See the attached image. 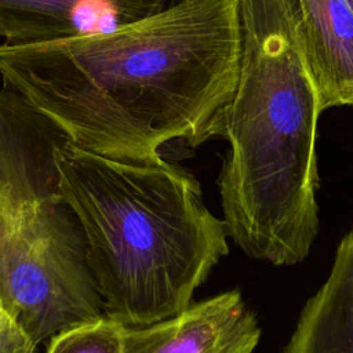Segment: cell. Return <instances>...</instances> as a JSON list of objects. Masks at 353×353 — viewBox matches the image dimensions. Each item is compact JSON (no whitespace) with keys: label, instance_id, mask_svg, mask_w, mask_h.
<instances>
[{"label":"cell","instance_id":"1","mask_svg":"<svg viewBox=\"0 0 353 353\" xmlns=\"http://www.w3.org/2000/svg\"><path fill=\"white\" fill-rule=\"evenodd\" d=\"M240 59L239 0H178L109 32L0 43L3 85L74 146L135 163L164 161L174 139L221 137Z\"/></svg>","mask_w":353,"mask_h":353},{"label":"cell","instance_id":"2","mask_svg":"<svg viewBox=\"0 0 353 353\" xmlns=\"http://www.w3.org/2000/svg\"><path fill=\"white\" fill-rule=\"evenodd\" d=\"M241 59L221 137L218 188L228 236L250 258L292 266L307 258L320 219L319 91L298 0H239Z\"/></svg>","mask_w":353,"mask_h":353},{"label":"cell","instance_id":"3","mask_svg":"<svg viewBox=\"0 0 353 353\" xmlns=\"http://www.w3.org/2000/svg\"><path fill=\"white\" fill-rule=\"evenodd\" d=\"M55 164L84 232L105 314L142 327L189 306L229 252L225 222L205 207L197 179L165 160H114L68 138Z\"/></svg>","mask_w":353,"mask_h":353},{"label":"cell","instance_id":"4","mask_svg":"<svg viewBox=\"0 0 353 353\" xmlns=\"http://www.w3.org/2000/svg\"><path fill=\"white\" fill-rule=\"evenodd\" d=\"M65 132L0 88V306L36 343L105 314L80 221L61 192Z\"/></svg>","mask_w":353,"mask_h":353},{"label":"cell","instance_id":"5","mask_svg":"<svg viewBox=\"0 0 353 353\" xmlns=\"http://www.w3.org/2000/svg\"><path fill=\"white\" fill-rule=\"evenodd\" d=\"M261 327L237 290L190 303L142 327H127L123 353H254Z\"/></svg>","mask_w":353,"mask_h":353},{"label":"cell","instance_id":"6","mask_svg":"<svg viewBox=\"0 0 353 353\" xmlns=\"http://www.w3.org/2000/svg\"><path fill=\"white\" fill-rule=\"evenodd\" d=\"M167 0H0V43L32 44L109 32Z\"/></svg>","mask_w":353,"mask_h":353},{"label":"cell","instance_id":"7","mask_svg":"<svg viewBox=\"0 0 353 353\" xmlns=\"http://www.w3.org/2000/svg\"><path fill=\"white\" fill-rule=\"evenodd\" d=\"M306 58L321 112L353 105V4L349 0H298Z\"/></svg>","mask_w":353,"mask_h":353},{"label":"cell","instance_id":"8","mask_svg":"<svg viewBox=\"0 0 353 353\" xmlns=\"http://www.w3.org/2000/svg\"><path fill=\"white\" fill-rule=\"evenodd\" d=\"M283 353H353V228L339 241L327 280L306 301Z\"/></svg>","mask_w":353,"mask_h":353},{"label":"cell","instance_id":"9","mask_svg":"<svg viewBox=\"0 0 353 353\" xmlns=\"http://www.w3.org/2000/svg\"><path fill=\"white\" fill-rule=\"evenodd\" d=\"M125 331L123 323L103 314L54 334L47 353H123Z\"/></svg>","mask_w":353,"mask_h":353},{"label":"cell","instance_id":"10","mask_svg":"<svg viewBox=\"0 0 353 353\" xmlns=\"http://www.w3.org/2000/svg\"><path fill=\"white\" fill-rule=\"evenodd\" d=\"M36 346L23 327L0 306V353H34Z\"/></svg>","mask_w":353,"mask_h":353},{"label":"cell","instance_id":"11","mask_svg":"<svg viewBox=\"0 0 353 353\" xmlns=\"http://www.w3.org/2000/svg\"><path fill=\"white\" fill-rule=\"evenodd\" d=\"M349 1H350V3H352V4H353V0H349Z\"/></svg>","mask_w":353,"mask_h":353}]
</instances>
